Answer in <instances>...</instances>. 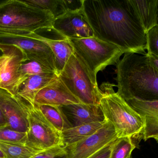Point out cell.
Segmentation results:
<instances>
[{
	"mask_svg": "<svg viewBox=\"0 0 158 158\" xmlns=\"http://www.w3.org/2000/svg\"><path fill=\"white\" fill-rule=\"evenodd\" d=\"M83 10L95 37L125 53H145L146 32L130 0H83Z\"/></svg>",
	"mask_w": 158,
	"mask_h": 158,
	"instance_id": "obj_1",
	"label": "cell"
},
{
	"mask_svg": "<svg viewBox=\"0 0 158 158\" xmlns=\"http://www.w3.org/2000/svg\"><path fill=\"white\" fill-rule=\"evenodd\" d=\"M116 70L117 93L125 101L158 100V70L146 54L126 53Z\"/></svg>",
	"mask_w": 158,
	"mask_h": 158,
	"instance_id": "obj_2",
	"label": "cell"
},
{
	"mask_svg": "<svg viewBox=\"0 0 158 158\" xmlns=\"http://www.w3.org/2000/svg\"><path fill=\"white\" fill-rule=\"evenodd\" d=\"M55 17L48 10L22 0H4L0 4V37L18 36L52 28Z\"/></svg>",
	"mask_w": 158,
	"mask_h": 158,
	"instance_id": "obj_3",
	"label": "cell"
},
{
	"mask_svg": "<svg viewBox=\"0 0 158 158\" xmlns=\"http://www.w3.org/2000/svg\"><path fill=\"white\" fill-rule=\"evenodd\" d=\"M113 84L106 83L100 89V105L106 120L113 125L118 138L139 136L144 128V121L113 90Z\"/></svg>",
	"mask_w": 158,
	"mask_h": 158,
	"instance_id": "obj_4",
	"label": "cell"
},
{
	"mask_svg": "<svg viewBox=\"0 0 158 158\" xmlns=\"http://www.w3.org/2000/svg\"><path fill=\"white\" fill-rule=\"evenodd\" d=\"M74 53L86 67L93 82L98 85L97 75L107 66L117 64L125 52L117 45L94 36L80 39H69Z\"/></svg>",
	"mask_w": 158,
	"mask_h": 158,
	"instance_id": "obj_5",
	"label": "cell"
},
{
	"mask_svg": "<svg viewBox=\"0 0 158 158\" xmlns=\"http://www.w3.org/2000/svg\"><path fill=\"white\" fill-rule=\"evenodd\" d=\"M58 77L81 103L100 105V89L93 82L88 70L74 52Z\"/></svg>",
	"mask_w": 158,
	"mask_h": 158,
	"instance_id": "obj_6",
	"label": "cell"
},
{
	"mask_svg": "<svg viewBox=\"0 0 158 158\" xmlns=\"http://www.w3.org/2000/svg\"><path fill=\"white\" fill-rule=\"evenodd\" d=\"M28 120L29 129L26 146L40 151L64 147L62 133L47 120L37 106L31 105Z\"/></svg>",
	"mask_w": 158,
	"mask_h": 158,
	"instance_id": "obj_7",
	"label": "cell"
},
{
	"mask_svg": "<svg viewBox=\"0 0 158 158\" xmlns=\"http://www.w3.org/2000/svg\"><path fill=\"white\" fill-rule=\"evenodd\" d=\"M0 88L17 95L21 84L27 79L21 72L24 62L28 61L21 49L13 45L0 43Z\"/></svg>",
	"mask_w": 158,
	"mask_h": 158,
	"instance_id": "obj_8",
	"label": "cell"
},
{
	"mask_svg": "<svg viewBox=\"0 0 158 158\" xmlns=\"http://www.w3.org/2000/svg\"><path fill=\"white\" fill-rule=\"evenodd\" d=\"M31 105L18 96L0 88V109L8 128L20 132H27L28 115Z\"/></svg>",
	"mask_w": 158,
	"mask_h": 158,
	"instance_id": "obj_9",
	"label": "cell"
},
{
	"mask_svg": "<svg viewBox=\"0 0 158 158\" xmlns=\"http://www.w3.org/2000/svg\"><path fill=\"white\" fill-rule=\"evenodd\" d=\"M0 43L18 46L23 52L27 60L39 62L57 74L54 55L49 45L44 42L20 35L0 37Z\"/></svg>",
	"mask_w": 158,
	"mask_h": 158,
	"instance_id": "obj_10",
	"label": "cell"
},
{
	"mask_svg": "<svg viewBox=\"0 0 158 158\" xmlns=\"http://www.w3.org/2000/svg\"><path fill=\"white\" fill-rule=\"evenodd\" d=\"M118 139L115 128L106 120L95 133L76 143L65 147L67 158H89L110 143Z\"/></svg>",
	"mask_w": 158,
	"mask_h": 158,
	"instance_id": "obj_11",
	"label": "cell"
},
{
	"mask_svg": "<svg viewBox=\"0 0 158 158\" xmlns=\"http://www.w3.org/2000/svg\"><path fill=\"white\" fill-rule=\"evenodd\" d=\"M52 28L68 39H80L94 36L83 10L67 12L55 19Z\"/></svg>",
	"mask_w": 158,
	"mask_h": 158,
	"instance_id": "obj_12",
	"label": "cell"
},
{
	"mask_svg": "<svg viewBox=\"0 0 158 158\" xmlns=\"http://www.w3.org/2000/svg\"><path fill=\"white\" fill-rule=\"evenodd\" d=\"M81 103L75 96L58 77L37 94L34 101L35 105L62 107Z\"/></svg>",
	"mask_w": 158,
	"mask_h": 158,
	"instance_id": "obj_13",
	"label": "cell"
},
{
	"mask_svg": "<svg viewBox=\"0 0 158 158\" xmlns=\"http://www.w3.org/2000/svg\"><path fill=\"white\" fill-rule=\"evenodd\" d=\"M144 121V128L139 136L144 141L154 139L158 143V100L143 101L131 99L126 101Z\"/></svg>",
	"mask_w": 158,
	"mask_h": 158,
	"instance_id": "obj_14",
	"label": "cell"
},
{
	"mask_svg": "<svg viewBox=\"0 0 158 158\" xmlns=\"http://www.w3.org/2000/svg\"><path fill=\"white\" fill-rule=\"evenodd\" d=\"M61 107L72 127L106 121L100 105L79 103Z\"/></svg>",
	"mask_w": 158,
	"mask_h": 158,
	"instance_id": "obj_15",
	"label": "cell"
},
{
	"mask_svg": "<svg viewBox=\"0 0 158 158\" xmlns=\"http://www.w3.org/2000/svg\"><path fill=\"white\" fill-rule=\"evenodd\" d=\"M21 35L40 40L49 45L54 55L56 72L58 76L74 52L69 39L63 36L59 39H54L44 37L36 32Z\"/></svg>",
	"mask_w": 158,
	"mask_h": 158,
	"instance_id": "obj_16",
	"label": "cell"
},
{
	"mask_svg": "<svg viewBox=\"0 0 158 158\" xmlns=\"http://www.w3.org/2000/svg\"><path fill=\"white\" fill-rule=\"evenodd\" d=\"M58 78V75L54 72L30 76L21 84L17 95L34 105L37 94Z\"/></svg>",
	"mask_w": 158,
	"mask_h": 158,
	"instance_id": "obj_17",
	"label": "cell"
},
{
	"mask_svg": "<svg viewBox=\"0 0 158 158\" xmlns=\"http://www.w3.org/2000/svg\"><path fill=\"white\" fill-rule=\"evenodd\" d=\"M130 2L147 33L157 23L158 0H130Z\"/></svg>",
	"mask_w": 158,
	"mask_h": 158,
	"instance_id": "obj_18",
	"label": "cell"
},
{
	"mask_svg": "<svg viewBox=\"0 0 158 158\" xmlns=\"http://www.w3.org/2000/svg\"><path fill=\"white\" fill-rule=\"evenodd\" d=\"M106 122L83 124L63 132L62 136L64 147L78 143L91 136L101 128Z\"/></svg>",
	"mask_w": 158,
	"mask_h": 158,
	"instance_id": "obj_19",
	"label": "cell"
},
{
	"mask_svg": "<svg viewBox=\"0 0 158 158\" xmlns=\"http://www.w3.org/2000/svg\"><path fill=\"white\" fill-rule=\"evenodd\" d=\"M36 106L39 108L47 120L61 133L72 128V125L61 107L46 105Z\"/></svg>",
	"mask_w": 158,
	"mask_h": 158,
	"instance_id": "obj_20",
	"label": "cell"
},
{
	"mask_svg": "<svg viewBox=\"0 0 158 158\" xmlns=\"http://www.w3.org/2000/svg\"><path fill=\"white\" fill-rule=\"evenodd\" d=\"M0 149L6 158H31L42 152L27 146L2 141H0Z\"/></svg>",
	"mask_w": 158,
	"mask_h": 158,
	"instance_id": "obj_21",
	"label": "cell"
},
{
	"mask_svg": "<svg viewBox=\"0 0 158 158\" xmlns=\"http://www.w3.org/2000/svg\"><path fill=\"white\" fill-rule=\"evenodd\" d=\"M28 4L50 11L55 19L66 13L64 0H24Z\"/></svg>",
	"mask_w": 158,
	"mask_h": 158,
	"instance_id": "obj_22",
	"label": "cell"
},
{
	"mask_svg": "<svg viewBox=\"0 0 158 158\" xmlns=\"http://www.w3.org/2000/svg\"><path fill=\"white\" fill-rule=\"evenodd\" d=\"M131 138L123 137L116 140L111 150L110 158H128L136 147Z\"/></svg>",
	"mask_w": 158,
	"mask_h": 158,
	"instance_id": "obj_23",
	"label": "cell"
},
{
	"mask_svg": "<svg viewBox=\"0 0 158 158\" xmlns=\"http://www.w3.org/2000/svg\"><path fill=\"white\" fill-rule=\"evenodd\" d=\"M27 133L20 132L7 127H0V141L26 145Z\"/></svg>",
	"mask_w": 158,
	"mask_h": 158,
	"instance_id": "obj_24",
	"label": "cell"
},
{
	"mask_svg": "<svg viewBox=\"0 0 158 158\" xmlns=\"http://www.w3.org/2000/svg\"><path fill=\"white\" fill-rule=\"evenodd\" d=\"M21 72L23 77L26 79L32 75L55 73L39 62L33 60H28L23 63L21 66Z\"/></svg>",
	"mask_w": 158,
	"mask_h": 158,
	"instance_id": "obj_25",
	"label": "cell"
},
{
	"mask_svg": "<svg viewBox=\"0 0 158 158\" xmlns=\"http://www.w3.org/2000/svg\"><path fill=\"white\" fill-rule=\"evenodd\" d=\"M146 34L148 50L147 53L158 56V25L149 30Z\"/></svg>",
	"mask_w": 158,
	"mask_h": 158,
	"instance_id": "obj_26",
	"label": "cell"
},
{
	"mask_svg": "<svg viewBox=\"0 0 158 158\" xmlns=\"http://www.w3.org/2000/svg\"><path fill=\"white\" fill-rule=\"evenodd\" d=\"M67 151L65 147H56L40 152L31 158H67Z\"/></svg>",
	"mask_w": 158,
	"mask_h": 158,
	"instance_id": "obj_27",
	"label": "cell"
},
{
	"mask_svg": "<svg viewBox=\"0 0 158 158\" xmlns=\"http://www.w3.org/2000/svg\"><path fill=\"white\" fill-rule=\"evenodd\" d=\"M116 140L104 147L103 148L95 153L89 158H110L111 150Z\"/></svg>",
	"mask_w": 158,
	"mask_h": 158,
	"instance_id": "obj_28",
	"label": "cell"
},
{
	"mask_svg": "<svg viewBox=\"0 0 158 158\" xmlns=\"http://www.w3.org/2000/svg\"><path fill=\"white\" fill-rule=\"evenodd\" d=\"M146 55L148 56L152 65L158 70V56L154 55L148 54L147 53H146Z\"/></svg>",
	"mask_w": 158,
	"mask_h": 158,
	"instance_id": "obj_29",
	"label": "cell"
},
{
	"mask_svg": "<svg viewBox=\"0 0 158 158\" xmlns=\"http://www.w3.org/2000/svg\"><path fill=\"white\" fill-rule=\"evenodd\" d=\"M0 127H7L6 121L0 109Z\"/></svg>",
	"mask_w": 158,
	"mask_h": 158,
	"instance_id": "obj_30",
	"label": "cell"
},
{
	"mask_svg": "<svg viewBox=\"0 0 158 158\" xmlns=\"http://www.w3.org/2000/svg\"><path fill=\"white\" fill-rule=\"evenodd\" d=\"M0 158H6L4 154L3 153L1 149H0Z\"/></svg>",
	"mask_w": 158,
	"mask_h": 158,
	"instance_id": "obj_31",
	"label": "cell"
},
{
	"mask_svg": "<svg viewBox=\"0 0 158 158\" xmlns=\"http://www.w3.org/2000/svg\"><path fill=\"white\" fill-rule=\"evenodd\" d=\"M157 25H158V5H157Z\"/></svg>",
	"mask_w": 158,
	"mask_h": 158,
	"instance_id": "obj_32",
	"label": "cell"
},
{
	"mask_svg": "<svg viewBox=\"0 0 158 158\" xmlns=\"http://www.w3.org/2000/svg\"><path fill=\"white\" fill-rule=\"evenodd\" d=\"M2 51H1V50H0V56H2Z\"/></svg>",
	"mask_w": 158,
	"mask_h": 158,
	"instance_id": "obj_33",
	"label": "cell"
},
{
	"mask_svg": "<svg viewBox=\"0 0 158 158\" xmlns=\"http://www.w3.org/2000/svg\"><path fill=\"white\" fill-rule=\"evenodd\" d=\"M4 1V0H0V4L2 3V2H3Z\"/></svg>",
	"mask_w": 158,
	"mask_h": 158,
	"instance_id": "obj_34",
	"label": "cell"
},
{
	"mask_svg": "<svg viewBox=\"0 0 158 158\" xmlns=\"http://www.w3.org/2000/svg\"><path fill=\"white\" fill-rule=\"evenodd\" d=\"M132 158V157L131 156L130 157H129V158Z\"/></svg>",
	"mask_w": 158,
	"mask_h": 158,
	"instance_id": "obj_35",
	"label": "cell"
}]
</instances>
